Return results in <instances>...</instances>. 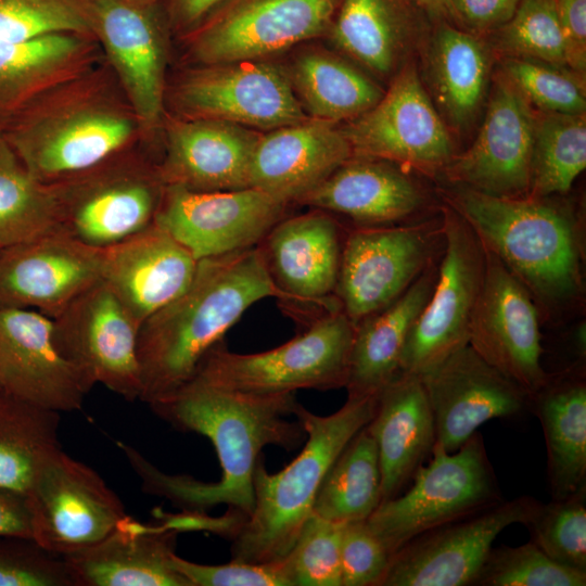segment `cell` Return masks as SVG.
I'll list each match as a JSON object with an SVG mask.
<instances>
[{"mask_svg":"<svg viewBox=\"0 0 586 586\" xmlns=\"http://www.w3.org/2000/svg\"><path fill=\"white\" fill-rule=\"evenodd\" d=\"M298 404L294 393L235 392L194 377L150 404L175 429L212 442L221 468L220 480L213 483L164 473L131 445H117L146 494L167 498L182 511L207 512L227 505V512L243 521L254 508V472L263 448L275 445L292 450L306 438L298 420L289 419Z\"/></svg>","mask_w":586,"mask_h":586,"instance_id":"6da1fadb","label":"cell"},{"mask_svg":"<svg viewBox=\"0 0 586 586\" xmlns=\"http://www.w3.org/2000/svg\"><path fill=\"white\" fill-rule=\"evenodd\" d=\"M266 297L284 300L258 245L199 260L189 286L140 326L139 399L150 405L188 382L244 311Z\"/></svg>","mask_w":586,"mask_h":586,"instance_id":"7a4b0ae2","label":"cell"},{"mask_svg":"<svg viewBox=\"0 0 586 586\" xmlns=\"http://www.w3.org/2000/svg\"><path fill=\"white\" fill-rule=\"evenodd\" d=\"M377 396H347L335 412L318 416L301 404L294 411L303 425V450L282 470L267 472L263 456L254 472L253 511L231 535V560L264 563L284 559L313 513L328 469L347 443L372 419Z\"/></svg>","mask_w":586,"mask_h":586,"instance_id":"3957f363","label":"cell"},{"mask_svg":"<svg viewBox=\"0 0 586 586\" xmlns=\"http://www.w3.org/2000/svg\"><path fill=\"white\" fill-rule=\"evenodd\" d=\"M77 79L39 97L1 130L30 175L46 184L122 154L138 124L99 91L76 87Z\"/></svg>","mask_w":586,"mask_h":586,"instance_id":"277c9868","label":"cell"},{"mask_svg":"<svg viewBox=\"0 0 586 586\" xmlns=\"http://www.w3.org/2000/svg\"><path fill=\"white\" fill-rule=\"evenodd\" d=\"M450 203L534 298L557 304L578 292L576 233L562 208L539 198H502L463 187Z\"/></svg>","mask_w":586,"mask_h":586,"instance_id":"5b68a950","label":"cell"},{"mask_svg":"<svg viewBox=\"0 0 586 586\" xmlns=\"http://www.w3.org/2000/svg\"><path fill=\"white\" fill-rule=\"evenodd\" d=\"M430 457L404 494L382 501L366 520L391 557L418 535L504 500L480 432L454 453L436 442Z\"/></svg>","mask_w":586,"mask_h":586,"instance_id":"8992f818","label":"cell"},{"mask_svg":"<svg viewBox=\"0 0 586 586\" xmlns=\"http://www.w3.org/2000/svg\"><path fill=\"white\" fill-rule=\"evenodd\" d=\"M355 326L341 308L276 348L237 354L221 342L204 356L192 377L211 385L251 394L328 391L345 387Z\"/></svg>","mask_w":586,"mask_h":586,"instance_id":"52a82bcc","label":"cell"},{"mask_svg":"<svg viewBox=\"0 0 586 586\" xmlns=\"http://www.w3.org/2000/svg\"><path fill=\"white\" fill-rule=\"evenodd\" d=\"M51 186L59 230L94 249L154 224L165 189L157 166L122 154Z\"/></svg>","mask_w":586,"mask_h":586,"instance_id":"ba28073f","label":"cell"},{"mask_svg":"<svg viewBox=\"0 0 586 586\" xmlns=\"http://www.w3.org/2000/svg\"><path fill=\"white\" fill-rule=\"evenodd\" d=\"M445 243L432 294L413 323L399 372L421 377L466 346L485 270V247L453 207L444 209Z\"/></svg>","mask_w":586,"mask_h":586,"instance_id":"9c48e42d","label":"cell"},{"mask_svg":"<svg viewBox=\"0 0 586 586\" xmlns=\"http://www.w3.org/2000/svg\"><path fill=\"white\" fill-rule=\"evenodd\" d=\"M140 323L100 280L53 319L60 354L91 390L102 384L132 402L141 391L137 344Z\"/></svg>","mask_w":586,"mask_h":586,"instance_id":"30bf717a","label":"cell"},{"mask_svg":"<svg viewBox=\"0 0 586 586\" xmlns=\"http://www.w3.org/2000/svg\"><path fill=\"white\" fill-rule=\"evenodd\" d=\"M341 0H227L191 30V54L204 65L258 60L328 35Z\"/></svg>","mask_w":586,"mask_h":586,"instance_id":"8fae6325","label":"cell"},{"mask_svg":"<svg viewBox=\"0 0 586 586\" xmlns=\"http://www.w3.org/2000/svg\"><path fill=\"white\" fill-rule=\"evenodd\" d=\"M353 155L379 158L423 173L454 157L448 129L413 63L404 65L378 103L341 127Z\"/></svg>","mask_w":586,"mask_h":586,"instance_id":"7c38bea8","label":"cell"},{"mask_svg":"<svg viewBox=\"0 0 586 586\" xmlns=\"http://www.w3.org/2000/svg\"><path fill=\"white\" fill-rule=\"evenodd\" d=\"M26 497L33 538L61 556L98 543L128 515L103 479L62 449L44 464Z\"/></svg>","mask_w":586,"mask_h":586,"instance_id":"4fadbf2b","label":"cell"},{"mask_svg":"<svg viewBox=\"0 0 586 586\" xmlns=\"http://www.w3.org/2000/svg\"><path fill=\"white\" fill-rule=\"evenodd\" d=\"M288 205L252 187L203 192L168 184L154 224L199 262L258 245Z\"/></svg>","mask_w":586,"mask_h":586,"instance_id":"5bb4252c","label":"cell"},{"mask_svg":"<svg viewBox=\"0 0 586 586\" xmlns=\"http://www.w3.org/2000/svg\"><path fill=\"white\" fill-rule=\"evenodd\" d=\"M175 99L188 118L273 130L308 117L280 66L259 60L209 64L189 72Z\"/></svg>","mask_w":586,"mask_h":586,"instance_id":"9a60e30c","label":"cell"},{"mask_svg":"<svg viewBox=\"0 0 586 586\" xmlns=\"http://www.w3.org/2000/svg\"><path fill=\"white\" fill-rule=\"evenodd\" d=\"M540 501L520 496L418 535L392 555L381 586H472L497 536Z\"/></svg>","mask_w":586,"mask_h":586,"instance_id":"2e32d148","label":"cell"},{"mask_svg":"<svg viewBox=\"0 0 586 586\" xmlns=\"http://www.w3.org/2000/svg\"><path fill=\"white\" fill-rule=\"evenodd\" d=\"M468 344L530 396L549 378L542 360L544 349L534 297L487 249Z\"/></svg>","mask_w":586,"mask_h":586,"instance_id":"e0dca14e","label":"cell"},{"mask_svg":"<svg viewBox=\"0 0 586 586\" xmlns=\"http://www.w3.org/2000/svg\"><path fill=\"white\" fill-rule=\"evenodd\" d=\"M440 231L413 225L362 227L349 233L334 294L354 326L390 305L420 276Z\"/></svg>","mask_w":586,"mask_h":586,"instance_id":"ac0fdd59","label":"cell"},{"mask_svg":"<svg viewBox=\"0 0 586 586\" xmlns=\"http://www.w3.org/2000/svg\"><path fill=\"white\" fill-rule=\"evenodd\" d=\"M536 114L501 73L494 79L477 137L444 168L463 188L502 198L530 193Z\"/></svg>","mask_w":586,"mask_h":586,"instance_id":"d6986e66","label":"cell"},{"mask_svg":"<svg viewBox=\"0 0 586 586\" xmlns=\"http://www.w3.org/2000/svg\"><path fill=\"white\" fill-rule=\"evenodd\" d=\"M101 42L138 124L155 128L164 99V20L157 0H85Z\"/></svg>","mask_w":586,"mask_h":586,"instance_id":"ffe728a7","label":"cell"},{"mask_svg":"<svg viewBox=\"0 0 586 586\" xmlns=\"http://www.w3.org/2000/svg\"><path fill=\"white\" fill-rule=\"evenodd\" d=\"M434 418L436 442L459 449L493 419L530 411L531 396L481 357L469 344L420 377Z\"/></svg>","mask_w":586,"mask_h":586,"instance_id":"44dd1931","label":"cell"},{"mask_svg":"<svg viewBox=\"0 0 586 586\" xmlns=\"http://www.w3.org/2000/svg\"><path fill=\"white\" fill-rule=\"evenodd\" d=\"M100 280L101 249L61 230L0 249V308L33 309L54 319Z\"/></svg>","mask_w":586,"mask_h":586,"instance_id":"7402d4cb","label":"cell"},{"mask_svg":"<svg viewBox=\"0 0 586 586\" xmlns=\"http://www.w3.org/2000/svg\"><path fill=\"white\" fill-rule=\"evenodd\" d=\"M0 388L59 412L79 410L90 391L58 351L53 319L22 308H0Z\"/></svg>","mask_w":586,"mask_h":586,"instance_id":"603a6c76","label":"cell"},{"mask_svg":"<svg viewBox=\"0 0 586 586\" xmlns=\"http://www.w3.org/2000/svg\"><path fill=\"white\" fill-rule=\"evenodd\" d=\"M266 268L284 302L310 303L328 310L342 256L339 225L328 212L315 209L281 219L258 244Z\"/></svg>","mask_w":586,"mask_h":586,"instance_id":"cb8c5ba5","label":"cell"},{"mask_svg":"<svg viewBox=\"0 0 586 586\" xmlns=\"http://www.w3.org/2000/svg\"><path fill=\"white\" fill-rule=\"evenodd\" d=\"M260 133L238 124L209 118L174 120L166 154L157 165L165 186L193 191H228L250 187L253 153Z\"/></svg>","mask_w":586,"mask_h":586,"instance_id":"d4e9b609","label":"cell"},{"mask_svg":"<svg viewBox=\"0 0 586 586\" xmlns=\"http://www.w3.org/2000/svg\"><path fill=\"white\" fill-rule=\"evenodd\" d=\"M101 254L102 280L140 326L180 295L198 268L192 254L155 224Z\"/></svg>","mask_w":586,"mask_h":586,"instance_id":"484cf974","label":"cell"},{"mask_svg":"<svg viewBox=\"0 0 586 586\" xmlns=\"http://www.w3.org/2000/svg\"><path fill=\"white\" fill-rule=\"evenodd\" d=\"M353 156L336 123L307 118L270 130L255 146L250 187L290 204Z\"/></svg>","mask_w":586,"mask_h":586,"instance_id":"4316f807","label":"cell"},{"mask_svg":"<svg viewBox=\"0 0 586 586\" xmlns=\"http://www.w3.org/2000/svg\"><path fill=\"white\" fill-rule=\"evenodd\" d=\"M177 534L127 515L98 543L63 557L75 586H190L173 562Z\"/></svg>","mask_w":586,"mask_h":586,"instance_id":"83f0119b","label":"cell"},{"mask_svg":"<svg viewBox=\"0 0 586 586\" xmlns=\"http://www.w3.org/2000/svg\"><path fill=\"white\" fill-rule=\"evenodd\" d=\"M367 426L378 449L384 501L411 483L436 443L434 418L420 377L399 372L386 384L378 394Z\"/></svg>","mask_w":586,"mask_h":586,"instance_id":"f1b7e54d","label":"cell"},{"mask_svg":"<svg viewBox=\"0 0 586 586\" xmlns=\"http://www.w3.org/2000/svg\"><path fill=\"white\" fill-rule=\"evenodd\" d=\"M422 200L416 183L391 162L353 155L297 203L378 227L405 219Z\"/></svg>","mask_w":586,"mask_h":586,"instance_id":"f546056e","label":"cell"},{"mask_svg":"<svg viewBox=\"0 0 586 586\" xmlns=\"http://www.w3.org/2000/svg\"><path fill=\"white\" fill-rule=\"evenodd\" d=\"M429 21L410 0H341L328 35L354 61L387 76L428 37Z\"/></svg>","mask_w":586,"mask_h":586,"instance_id":"4dcf8cb0","label":"cell"},{"mask_svg":"<svg viewBox=\"0 0 586 586\" xmlns=\"http://www.w3.org/2000/svg\"><path fill=\"white\" fill-rule=\"evenodd\" d=\"M88 39L76 33L0 39V131L39 97L82 74L91 61Z\"/></svg>","mask_w":586,"mask_h":586,"instance_id":"1f68e13d","label":"cell"},{"mask_svg":"<svg viewBox=\"0 0 586 586\" xmlns=\"http://www.w3.org/2000/svg\"><path fill=\"white\" fill-rule=\"evenodd\" d=\"M425 38L424 76L444 122L458 130L475 119L486 93L489 52L476 34L436 22Z\"/></svg>","mask_w":586,"mask_h":586,"instance_id":"d6a6232c","label":"cell"},{"mask_svg":"<svg viewBox=\"0 0 586 586\" xmlns=\"http://www.w3.org/2000/svg\"><path fill=\"white\" fill-rule=\"evenodd\" d=\"M436 275L429 264L395 301L355 326L347 396H377L399 373L408 334L432 294Z\"/></svg>","mask_w":586,"mask_h":586,"instance_id":"836d02e7","label":"cell"},{"mask_svg":"<svg viewBox=\"0 0 586 586\" xmlns=\"http://www.w3.org/2000/svg\"><path fill=\"white\" fill-rule=\"evenodd\" d=\"M530 411L538 418L544 433L551 499H563L586 485L584 379L581 374H549L531 395Z\"/></svg>","mask_w":586,"mask_h":586,"instance_id":"e575fe53","label":"cell"},{"mask_svg":"<svg viewBox=\"0 0 586 586\" xmlns=\"http://www.w3.org/2000/svg\"><path fill=\"white\" fill-rule=\"evenodd\" d=\"M289 77L311 118L333 123L360 116L384 93L359 68L322 50L300 53Z\"/></svg>","mask_w":586,"mask_h":586,"instance_id":"d590c367","label":"cell"},{"mask_svg":"<svg viewBox=\"0 0 586 586\" xmlns=\"http://www.w3.org/2000/svg\"><path fill=\"white\" fill-rule=\"evenodd\" d=\"M60 413L0 388V488L28 494L41 469L61 449Z\"/></svg>","mask_w":586,"mask_h":586,"instance_id":"8d00e7d4","label":"cell"},{"mask_svg":"<svg viewBox=\"0 0 586 586\" xmlns=\"http://www.w3.org/2000/svg\"><path fill=\"white\" fill-rule=\"evenodd\" d=\"M382 501L374 438L364 426L332 462L319 486L313 513L337 523L366 521Z\"/></svg>","mask_w":586,"mask_h":586,"instance_id":"74e56055","label":"cell"},{"mask_svg":"<svg viewBox=\"0 0 586 586\" xmlns=\"http://www.w3.org/2000/svg\"><path fill=\"white\" fill-rule=\"evenodd\" d=\"M59 230L51 184L34 178L0 131V249Z\"/></svg>","mask_w":586,"mask_h":586,"instance_id":"f35d334b","label":"cell"},{"mask_svg":"<svg viewBox=\"0 0 586 586\" xmlns=\"http://www.w3.org/2000/svg\"><path fill=\"white\" fill-rule=\"evenodd\" d=\"M585 167V114L537 113L530 196L568 192Z\"/></svg>","mask_w":586,"mask_h":586,"instance_id":"ab89813d","label":"cell"},{"mask_svg":"<svg viewBox=\"0 0 586 586\" xmlns=\"http://www.w3.org/2000/svg\"><path fill=\"white\" fill-rule=\"evenodd\" d=\"M491 34L492 47L505 58L569 69L555 0H521L512 17Z\"/></svg>","mask_w":586,"mask_h":586,"instance_id":"60d3db41","label":"cell"},{"mask_svg":"<svg viewBox=\"0 0 586 586\" xmlns=\"http://www.w3.org/2000/svg\"><path fill=\"white\" fill-rule=\"evenodd\" d=\"M524 525L530 540L551 560L586 572V485L563 499L540 502Z\"/></svg>","mask_w":586,"mask_h":586,"instance_id":"b9f144b4","label":"cell"},{"mask_svg":"<svg viewBox=\"0 0 586 586\" xmlns=\"http://www.w3.org/2000/svg\"><path fill=\"white\" fill-rule=\"evenodd\" d=\"M586 572L557 563L534 543L492 547L473 586H585Z\"/></svg>","mask_w":586,"mask_h":586,"instance_id":"7bdbcfd3","label":"cell"},{"mask_svg":"<svg viewBox=\"0 0 586 586\" xmlns=\"http://www.w3.org/2000/svg\"><path fill=\"white\" fill-rule=\"evenodd\" d=\"M504 76L540 112L585 114V84L582 75L547 63L505 58Z\"/></svg>","mask_w":586,"mask_h":586,"instance_id":"ee69618b","label":"cell"},{"mask_svg":"<svg viewBox=\"0 0 586 586\" xmlns=\"http://www.w3.org/2000/svg\"><path fill=\"white\" fill-rule=\"evenodd\" d=\"M53 33L93 37L85 0H0V39L26 40Z\"/></svg>","mask_w":586,"mask_h":586,"instance_id":"f6af8a7d","label":"cell"},{"mask_svg":"<svg viewBox=\"0 0 586 586\" xmlns=\"http://www.w3.org/2000/svg\"><path fill=\"white\" fill-rule=\"evenodd\" d=\"M343 527L344 523L310 514L285 557L293 586H342Z\"/></svg>","mask_w":586,"mask_h":586,"instance_id":"bcb514c9","label":"cell"},{"mask_svg":"<svg viewBox=\"0 0 586 586\" xmlns=\"http://www.w3.org/2000/svg\"><path fill=\"white\" fill-rule=\"evenodd\" d=\"M0 586H75L65 558L31 537L0 535Z\"/></svg>","mask_w":586,"mask_h":586,"instance_id":"7dc6e473","label":"cell"},{"mask_svg":"<svg viewBox=\"0 0 586 586\" xmlns=\"http://www.w3.org/2000/svg\"><path fill=\"white\" fill-rule=\"evenodd\" d=\"M176 570L190 586H293L284 559L264 563L231 560L225 564H200L175 555Z\"/></svg>","mask_w":586,"mask_h":586,"instance_id":"c3c4849f","label":"cell"},{"mask_svg":"<svg viewBox=\"0 0 586 586\" xmlns=\"http://www.w3.org/2000/svg\"><path fill=\"white\" fill-rule=\"evenodd\" d=\"M391 556L366 521L345 523L341 543L342 586H381Z\"/></svg>","mask_w":586,"mask_h":586,"instance_id":"681fc988","label":"cell"},{"mask_svg":"<svg viewBox=\"0 0 586 586\" xmlns=\"http://www.w3.org/2000/svg\"><path fill=\"white\" fill-rule=\"evenodd\" d=\"M565 44L566 65L578 75L586 68V0H555Z\"/></svg>","mask_w":586,"mask_h":586,"instance_id":"f907efd6","label":"cell"},{"mask_svg":"<svg viewBox=\"0 0 586 586\" xmlns=\"http://www.w3.org/2000/svg\"><path fill=\"white\" fill-rule=\"evenodd\" d=\"M458 25L471 33H491L507 23L521 0H449Z\"/></svg>","mask_w":586,"mask_h":586,"instance_id":"816d5d0a","label":"cell"},{"mask_svg":"<svg viewBox=\"0 0 586 586\" xmlns=\"http://www.w3.org/2000/svg\"><path fill=\"white\" fill-rule=\"evenodd\" d=\"M0 535L33 538L31 514L26 496L0 488Z\"/></svg>","mask_w":586,"mask_h":586,"instance_id":"f5cc1de1","label":"cell"},{"mask_svg":"<svg viewBox=\"0 0 586 586\" xmlns=\"http://www.w3.org/2000/svg\"><path fill=\"white\" fill-rule=\"evenodd\" d=\"M227 0H168L166 17L177 31L189 34Z\"/></svg>","mask_w":586,"mask_h":586,"instance_id":"db71d44e","label":"cell"},{"mask_svg":"<svg viewBox=\"0 0 586 586\" xmlns=\"http://www.w3.org/2000/svg\"><path fill=\"white\" fill-rule=\"evenodd\" d=\"M423 11L431 22H449L458 26V22L449 0H410Z\"/></svg>","mask_w":586,"mask_h":586,"instance_id":"11a10c76","label":"cell"}]
</instances>
